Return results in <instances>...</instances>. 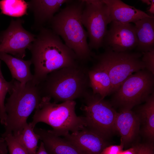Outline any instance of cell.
<instances>
[{
    "instance_id": "24",
    "label": "cell",
    "mask_w": 154,
    "mask_h": 154,
    "mask_svg": "<svg viewBox=\"0 0 154 154\" xmlns=\"http://www.w3.org/2000/svg\"><path fill=\"white\" fill-rule=\"evenodd\" d=\"M5 141L9 154H29L12 133L2 137Z\"/></svg>"
},
{
    "instance_id": "10",
    "label": "cell",
    "mask_w": 154,
    "mask_h": 154,
    "mask_svg": "<svg viewBox=\"0 0 154 154\" xmlns=\"http://www.w3.org/2000/svg\"><path fill=\"white\" fill-rule=\"evenodd\" d=\"M24 22L19 18L11 19L8 28L0 34V52L22 59L25 56L26 50L29 49L36 35L23 28Z\"/></svg>"
},
{
    "instance_id": "29",
    "label": "cell",
    "mask_w": 154,
    "mask_h": 154,
    "mask_svg": "<svg viewBox=\"0 0 154 154\" xmlns=\"http://www.w3.org/2000/svg\"><path fill=\"white\" fill-rule=\"evenodd\" d=\"M8 148L6 143L3 137H0V154H7Z\"/></svg>"
},
{
    "instance_id": "31",
    "label": "cell",
    "mask_w": 154,
    "mask_h": 154,
    "mask_svg": "<svg viewBox=\"0 0 154 154\" xmlns=\"http://www.w3.org/2000/svg\"><path fill=\"white\" fill-rule=\"evenodd\" d=\"M151 3L150 5L149 8L147 11L148 12L151 14L150 16H153L154 14V0H151Z\"/></svg>"
},
{
    "instance_id": "7",
    "label": "cell",
    "mask_w": 154,
    "mask_h": 154,
    "mask_svg": "<svg viewBox=\"0 0 154 154\" xmlns=\"http://www.w3.org/2000/svg\"><path fill=\"white\" fill-rule=\"evenodd\" d=\"M142 54L139 52H117L108 48L93 57L106 70L112 85L111 94L119 88L129 76L145 69L141 60Z\"/></svg>"
},
{
    "instance_id": "8",
    "label": "cell",
    "mask_w": 154,
    "mask_h": 154,
    "mask_svg": "<svg viewBox=\"0 0 154 154\" xmlns=\"http://www.w3.org/2000/svg\"><path fill=\"white\" fill-rule=\"evenodd\" d=\"M80 109L84 112L86 127L105 138L114 132L117 113L110 103L88 90L82 98Z\"/></svg>"
},
{
    "instance_id": "3",
    "label": "cell",
    "mask_w": 154,
    "mask_h": 154,
    "mask_svg": "<svg viewBox=\"0 0 154 154\" xmlns=\"http://www.w3.org/2000/svg\"><path fill=\"white\" fill-rule=\"evenodd\" d=\"M88 70L79 63L51 72L38 84L42 97L57 103L82 98L90 88Z\"/></svg>"
},
{
    "instance_id": "27",
    "label": "cell",
    "mask_w": 154,
    "mask_h": 154,
    "mask_svg": "<svg viewBox=\"0 0 154 154\" xmlns=\"http://www.w3.org/2000/svg\"><path fill=\"white\" fill-rule=\"evenodd\" d=\"M137 154H154V146L153 143L140 144Z\"/></svg>"
},
{
    "instance_id": "19",
    "label": "cell",
    "mask_w": 154,
    "mask_h": 154,
    "mask_svg": "<svg viewBox=\"0 0 154 154\" xmlns=\"http://www.w3.org/2000/svg\"><path fill=\"white\" fill-rule=\"evenodd\" d=\"M138 39L136 48L139 52L154 49V17L142 19L134 23Z\"/></svg>"
},
{
    "instance_id": "21",
    "label": "cell",
    "mask_w": 154,
    "mask_h": 154,
    "mask_svg": "<svg viewBox=\"0 0 154 154\" xmlns=\"http://www.w3.org/2000/svg\"><path fill=\"white\" fill-rule=\"evenodd\" d=\"M30 123H27L22 130L13 134L29 154H36L39 136L35 132Z\"/></svg>"
},
{
    "instance_id": "2",
    "label": "cell",
    "mask_w": 154,
    "mask_h": 154,
    "mask_svg": "<svg viewBox=\"0 0 154 154\" xmlns=\"http://www.w3.org/2000/svg\"><path fill=\"white\" fill-rule=\"evenodd\" d=\"M85 4L84 0H70L54 15L48 25L74 52L79 62L84 64L90 60L94 54L89 47L87 33L81 20Z\"/></svg>"
},
{
    "instance_id": "12",
    "label": "cell",
    "mask_w": 154,
    "mask_h": 154,
    "mask_svg": "<svg viewBox=\"0 0 154 154\" xmlns=\"http://www.w3.org/2000/svg\"><path fill=\"white\" fill-rule=\"evenodd\" d=\"M64 137L84 154H101L109 145L106 139L86 127Z\"/></svg>"
},
{
    "instance_id": "9",
    "label": "cell",
    "mask_w": 154,
    "mask_h": 154,
    "mask_svg": "<svg viewBox=\"0 0 154 154\" xmlns=\"http://www.w3.org/2000/svg\"><path fill=\"white\" fill-rule=\"evenodd\" d=\"M84 1L82 22L87 30L90 48L98 50L103 47L107 25L111 23L108 8L102 0Z\"/></svg>"
},
{
    "instance_id": "16",
    "label": "cell",
    "mask_w": 154,
    "mask_h": 154,
    "mask_svg": "<svg viewBox=\"0 0 154 154\" xmlns=\"http://www.w3.org/2000/svg\"><path fill=\"white\" fill-rule=\"evenodd\" d=\"M34 131L39 136L48 154H84L64 138L56 136L48 130L34 128Z\"/></svg>"
},
{
    "instance_id": "1",
    "label": "cell",
    "mask_w": 154,
    "mask_h": 154,
    "mask_svg": "<svg viewBox=\"0 0 154 154\" xmlns=\"http://www.w3.org/2000/svg\"><path fill=\"white\" fill-rule=\"evenodd\" d=\"M28 49L34 67L32 81L36 85L42 82L51 72L80 63L74 52L58 35L46 27L39 31Z\"/></svg>"
},
{
    "instance_id": "6",
    "label": "cell",
    "mask_w": 154,
    "mask_h": 154,
    "mask_svg": "<svg viewBox=\"0 0 154 154\" xmlns=\"http://www.w3.org/2000/svg\"><path fill=\"white\" fill-rule=\"evenodd\" d=\"M154 75L145 69L128 77L113 94L110 103L120 110H131L154 92Z\"/></svg>"
},
{
    "instance_id": "26",
    "label": "cell",
    "mask_w": 154,
    "mask_h": 154,
    "mask_svg": "<svg viewBox=\"0 0 154 154\" xmlns=\"http://www.w3.org/2000/svg\"><path fill=\"white\" fill-rule=\"evenodd\" d=\"M124 147L121 142L119 145H108L103 149L101 154H119L123 150Z\"/></svg>"
},
{
    "instance_id": "18",
    "label": "cell",
    "mask_w": 154,
    "mask_h": 154,
    "mask_svg": "<svg viewBox=\"0 0 154 154\" xmlns=\"http://www.w3.org/2000/svg\"><path fill=\"white\" fill-rule=\"evenodd\" d=\"M90 87L94 94L102 98L111 94L112 85L108 74L102 65L96 61L92 68H88Z\"/></svg>"
},
{
    "instance_id": "4",
    "label": "cell",
    "mask_w": 154,
    "mask_h": 154,
    "mask_svg": "<svg viewBox=\"0 0 154 154\" xmlns=\"http://www.w3.org/2000/svg\"><path fill=\"white\" fill-rule=\"evenodd\" d=\"M13 79L12 89L5 104L7 120L2 137L22 130L27 123L28 117L38 107L43 97L38 85L32 80L23 85Z\"/></svg>"
},
{
    "instance_id": "25",
    "label": "cell",
    "mask_w": 154,
    "mask_h": 154,
    "mask_svg": "<svg viewBox=\"0 0 154 154\" xmlns=\"http://www.w3.org/2000/svg\"><path fill=\"white\" fill-rule=\"evenodd\" d=\"M141 53L145 69L154 75V49Z\"/></svg>"
},
{
    "instance_id": "28",
    "label": "cell",
    "mask_w": 154,
    "mask_h": 154,
    "mask_svg": "<svg viewBox=\"0 0 154 154\" xmlns=\"http://www.w3.org/2000/svg\"><path fill=\"white\" fill-rule=\"evenodd\" d=\"M140 144L133 146L130 148L124 151H122L119 154H137L138 152Z\"/></svg>"
},
{
    "instance_id": "23",
    "label": "cell",
    "mask_w": 154,
    "mask_h": 154,
    "mask_svg": "<svg viewBox=\"0 0 154 154\" xmlns=\"http://www.w3.org/2000/svg\"><path fill=\"white\" fill-rule=\"evenodd\" d=\"M0 60V121L1 123L5 125L6 124L7 115L5 111V100L7 94L11 91L13 79L10 82L6 81L4 78L1 69Z\"/></svg>"
},
{
    "instance_id": "11",
    "label": "cell",
    "mask_w": 154,
    "mask_h": 154,
    "mask_svg": "<svg viewBox=\"0 0 154 154\" xmlns=\"http://www.w3.org/2000/svg\"><path fill=\"white\" fill-rule=\"evenodd\" d=\"M110 23L103 40L104 49L121 52L129 51L137 47L138 39L134 25L116 21Z\"/></svg>"
},
{
    "instance_id": "5",
    "label": "cell",
    "mask_w": 154,
    "mask_h": 154,
    "mask_svg": "<svg viewBox=\"0 0 154 154\" xmlns=\"http://www.w3.org/2000/svg\"><path fill=\"white\" fill-rule=\"evenodd\" d=\"M51 100L47 97H42L30 123L33 127L37 123L43 122L53 128L52 130H48L50 133L57 136L64 137L70 131L75 132L86 127L84 116L76 115L74 100L58 104L51 102Z\"/></svg>"
},
{
    "instance_id": "17",
    "label": "cell",
    "mask_w": 154,
    "mask_h": 154,
    "mask_svg": "<svg viewBox=\"0 0 154 154\" xmlns=\"http://www.w3.org/2000/svg\"><path fill=\"white\" fill-rule=\"evenodd\" d=\"M0 60L4 61L9 68L13 79L25 85L31 81L33 74L31 72L30 60H25L3 52H0Z\"/></svg>"
},
{
    "instance_id": "22",
    "label": "cell",
    "mask_w": 154,
    "mask_h": 154,
    "mask_svg": "<svg viewBox=\"0 0 154 154\" xmlns=\"http://www.w3.org/2000/svg\"><path fill=\"white\" fill-rule=\"evenodd\" d=\"M27 2L23 0H0L1 14L19 18L27 15Z\"/></svg>"
},
{
    "instance_id": "15",
    "label": "cell",
    "mask_w": 154,
    "mask_h": 154,
    "mask_svg": "<svg viewBox=\"0 0 154 154\" xmlns=\"http://www.w3.org/2000/svg\"><path fill=\"white\" fill-rule=\"evenodd\" d=\"M108 7L111 23L114 21L134 23L147 17L149 14L120 0H102Z\"/></svg>"
},
{
    "instance_id": "30",
    "label": "cell",
    "mask_w": 154,
    "mask_h": 154,
    "mask_svg": "<svg viewBox=\"0 0 154 154\" xmlns=\"http://www.w3.org/2000/svg\"><path fill=\"white\" fill-rule=\"evenodd\" d=\"M36 154H48L44 147L43 143L41 141Z\"/></svg>"
},
{
    "instance_id": "14",
    "label": "cell",
    "mask_w": 154,
    "mask_h": 154,
    "mask_svg": "<svg viewBox=\"0 0 154 154\" xmlns=\"http://www.w3.org/2000/svg\"><path fill=\"white\" fill-rule=\"evenodd\" d=\"M140 125L138 115L131 110H121L117 112L115 129L121 137V142L124 147L127 146L135 139Z\"/></svg>"
},
{
    "instance_id": "32",
    "label": "cell",
    "mask_w": 154,
    "mask_h": 154,
    "mask_svg": "<svg viewBox=\"0 0 154 154\" xmlns=\"http://www.w3.org/2000/svg\"><path fill=\"white\" fill-rule=\"evenodd\" d=\"M141 1L143 3H145L148 5H150L151 3V0H142Z\"/></svg>"
},
{
    "instance_id": "13",
    "label": "cell",
    "mask_w": 154,
    "mask_h": 154,
    "mask_svg": "<svg viewBox=\"0 0 154 154\" xmlns=\"http://www.w3.org/2000/svg\"><path fill=\"white\" fill-rule=\"evenodd\" d=\"M70 0H31L27 2L28 9L33 13L34 19L32 29L39 31L48 25L64 3Z\"/></svg>"
},
{
    "instance_id": "20",
    "label": "cell",
    "mask_w": 154,
    "mask_h": 154,
    "mask_svg": "<svg viewBox=\"0 0 154 154\" xmlns=\"http://www.w3.org/2000/svg\"><path fill=\"white\" fill-rule=\"evenodd\" d=\"M145 103L138 108L137 113L143 125L144 134L151 141L154 139V92L149 96Z\"/></svg>"
}]
</instances>
